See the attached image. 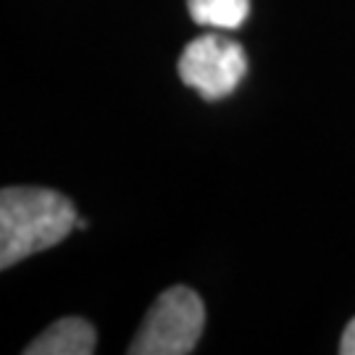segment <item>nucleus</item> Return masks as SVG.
I'll list each match as a JSON object with an SVG mask.
<instances>
[{
	"instance_id": "obj_1",
	"label": "nucleus",
	"mask_w": 355,
	"mask_h": 355,
	"mask_svg": "<svg viewBox=\"0 0 355 355\" xmlns=\"http://www.w3.org/2000/svg\"><path fill=\"white\" fill-rule=\"evenodd\" d=\"M76 229L74 205L45 187H6L0 192V268L42 253Z\"/></svg>"
},
{
	"instance_id": "obj_2",
	"label": "nucleus",
	"mask_w": 355,
	"mask_h": 355,
	"mask_svg": "<svg viewBox=\"0 0 355 355\" xmlns=\"http://www.w3.org/2000/svg\"><path fill=\"white\" fill-rule=\"evenodd\" d=\"M205 327V305L190 287H168L155 297L129 355H187Z\"/></svg>"
},
{
	"instance_id": "obj_3",
	"label": "nucleus",
	"mask_w": 355,
	"mask_h": 355,
	"mask_svg": "<svg viewBox=\"0 0 355 355\" xmlns=\"http://www.w3.org/2000/svg\"><path fill=\"white\" fill-rule=\"evenodd\" d=\"M177 69L182 82L200 92V98L218 101L240 87L248 71V58L240 42L208 32L184 48Z\"/></svg>"
},
{
	"instance_id": "obj_4",
	"label": "nucleus",
	"mask_w": 355,
	"mask_h": 355,
	"mask_svg": "<svg viewBox=\"0 0 355 355\" xmlns=\"http://www.w3.org/2000/svg\"><path fill=\"white\" fill-rule=\"evenodd\" d=\"M98 347V334L85 318L66 316L51 324L24 347L26 355H92Z\"/></svg>"
},
{
	"instance_id": "obj_5",
	"label": "nucleus",
	"mask_w": 355,
	"mask_h": 355,
	"mask_svg": "<svg viewBox=\"0 0 355 355\" xmlns=\"http://www.w3.org/2000/svg\"><path fill=\"white\" fill-rule=\"evenodd\" d=\"M195 24L211 29H237L250 13V0H187Z\"/></svg>"
},
{
	"instance_id": "obj_6",
	"label": "nucleus",
	"mask_w": 355,
	"mask_h": 355,
	"mask_svg": "<svg viewBox=\"0 0 355 355\" xmlns=\"http://www.w3.org/2000/svg\"><path fill=\"white\" fill-rule=\"evenodd\" d=\"M340 353L343 355H355V318L345 327L343 340H340Z\"/></svg>"
},
{
	"instance_id": "obj_7",
	"label": "nucleus",
	"mask_w": 355,
	"mask_h": 355,
	"mask_svg": "<svg viewBox=\"0 0 355 355\" xmlns=\"http://www.w3.org/2000/svg\"><path fill=\"white\" fill-rule=\"evenodd\" d=\"M76 229H87V221H85V218H79V216H76Z\"/></svg>"
}]
</instances>
